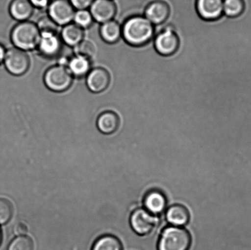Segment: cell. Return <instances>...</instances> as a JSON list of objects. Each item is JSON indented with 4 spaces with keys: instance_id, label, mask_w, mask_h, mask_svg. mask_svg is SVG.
Returning a JSON list of instances; mask_svg holds the SVG:
<instances>
[{
    "instance_id": "cell-14",
    "label": "cell",
    "mask_w": 251,
    "mask_h": 250,
    "mask_svg": "<svg viewBox=\"0 0 251 250\" xmlns=\"http://www.w3.org/2000/svg\"><path fill=\"white\" fill-rule=\"evenodd\" d=\"M145 209L153 215L162 214L167 206L166 195L161 191H150L145 195L144 200Z\"/></svg>"
},
{
    "instance_id": "cell-33",
    "label": "cell",
    "mask_w": 251,
    "mask_h": 250,
    "mask_svg": "<svg viewBox=\"0 0 251 250\" xmlns=\"http://www.w3.org/2000/svg\"><path fill=\"white\" fill-rule=\"evenodd\" d=\"M113 1H114V0H113Z\"/></svg>"
},
{
    "instance_id": "cell-3",
    "label": "cell",
    "mask_w": 251,
    "mask_h": 250,
    "mask_svg": "<svg viewBox=\"0 0 251 250\" xmlns=\"http://www.w3.org/2000/svg\"><path fill=\"white\" fill-rule=\"evenodd\" d=\"M189 232L181 227H167L159 237L158 250H189L191 246Z\"/></svg>"
},
{
    "instance_id": "cell-32",
    "label": "cell",
    "mask_w": 251,
    "mask_h": 250,
    "mask_svg": "<svg viewBox=\"0 0 251 250\" xmlns=\"http://www.w3.org/2000/svg\"><path fill=\"white\" fill-rule=\"evenodd\" d=\"M2 241V232L1 229H0V244H1Z\"/></svg>"
},
{
    "instance_id": "cell-17",
    "label": "cell",
    "mask_w": 251,
    "mask_h": 250,
    "mask_svg": "<svg viewBox=\"0 0 251 250\" xmlns=\"http://www.w3.org/2000/svg\"><path fill=\"white\" fill-rule=\"evenodd\" d=\"M61 40L66 45L75 47L84 38V31L75 23L64 26L60 34Z\"/></svg>"
},
{
    "instance_id": "cell-21",
    "label": "cell",
    "mask_w": 251,
    "mask_h": 250,
    "mask_svg": "<svg viewBox=\"0 0 251 250\" xmlns=\"http://www.w3.org/2000/svg\"><path fill=\"white\" fill-rule=\"evenodd\" d=\"M92 250H123V246L117 237L112 235H104L95 242Z\"/></svg>"
},
{
    "instance_id": "cell-9",
    "label": "cell",
    "mask_w": 251,
    "mask_h": 250,
    "mask_svg": "<svg viewBox=\"0 0 251 250\" xmlns=\"http://www.w3.org/2000/svg\"><path fill=\"white\" fill-rule=\"evenodd\" d=\"M171 13V6L163 0H154L150 2L144 10V16L156 27L166 23Z\"/></svg>"
},
{
    "instance_id": "cell-10",
    "label": "cell",
    "mask_w": 251,
    "mask_h": 250,
    "mask_svg": "<svg viewBox=\"0 0 251 250\" xmlns=\"http://www.w3.org/2000/svg\"><path fill=\"white\" fill-rule=\"evenodd\" d=\"M224 0H195L197 13L207 22L218 21L224 16Z\"/></svg>"
},
{
    "instance_id": "cell-25",
    "label": "cell",
    "mask_w": 251,
    "mask_h": 250,
    "mask_svg": "<svg viewBox=\"0 0 251 250\" xmlns=\"http://www.w3.org/2000/svg\"><path fill=\"white\" fill-rule=\"evenodd\" d=\"M75 55L84 56L92 60L95 55L96 48L92 42L83 40L75 47Z\"/></svg>"
},
{
    "instance_id": "cell-7",
    "label": "cell",
    "mask_w": 251,
    "mask_h": 250,
    "mask_svg": "<svg viewBox=\"0 0 251 250\" xmlns=\"http://www.w3.org/2000/svg\"><path fill=\"white\" fill-rule=\"evenodd\" d=\"M75 11L70 0H51L48 7V16L58 26L72 23Z\"/></svg>"
},
{
    "instance_id": "cell-22",
    "label": "cell",
    "mask_w": 251,
    "mask_h": 250,
    "mask_svg": "<svg viewBox=\"0 0 251 250\" xmlns=\"http://www.w3.org/2000/svg\"><path fill=\"white\" fill-rule=\"evenodd\" d=\"M245 9L244 0H224V16L235 19L240 17Z\"/></svg>"
},
{
    "instance_id": "cell-4",
    "label": "cell",
    "mask_w": 251,
    "mask_h": 250,
    "mask_svg": "<svg viewBox=\"0 0 251 250\" xmlns=\"http://www.w3.org/2000/svg\"><path fill=\"white\" fill-rule=\"evenodd\" d=\"M156 30L152 43L156 52L164 57H169L176 53L180 45V41L173 28L168 25H162L156 27Z\"/></svg>"
},
{
    "instance_id": "cell-30",
    "label": "cell",
    "mask_w": 251,
    "mask_h": 250,
    "mask_svg": "<svg viewBox=\"0 0 251 250\" xmlns=\"http://www.w3.org/2000/svg\"><path fill=\"white\" fill-rule=\"evenodd\" d=\"M34 8L44 9L48 7L51 0H29Z\"/></svg>"
},
{
    "instance_id": "cell-20",
    "label": "cell",
    "mask_w": 251,
    "mask_h": 250,
    "mask_svg": "<svg viewBox=\"0 0 251 250\" xmlns=\"http://www.w3.org/2000/svg\"><path fill=\"white\" fill-rule=\"evenodd\" d=\"M100 33V37L105 43L115 44L122 38V26L119 22L113 20L101 24Z\"/></svg>"
},
{
    "instance_id": "cell-16",
    "label": "cell",
    "mask_w": 251,
    "mask_h": 250,
    "mask_svg": "<svg viewBox=\"0 0 251 250\" xmlns=\"http://www.w3.org/2000/svg\"><path fill=\"white\" fill-rule=\"evenodd\" d=\"M120 118L114 112H102L97 119V127L101 133L106 135L115 133L119 128Z\"/></svg>"
},
{
    "instance_id": "cell-5",
    "label": "cell",
    "mask_w": 251,
    "mask_h": 250,
    "mask_svg": "<svg viewBox=\"0 0 251 250\" xmlns=\"http://www.w3.org/2000/svg\"><path fill=\"white\" fill-rule=\"evenodd\" d=\"M73 80V75L67 66L61 64L49 68L44 75L46 87L55 92L66 91L72 86Z\"/></svg>"
},
{
    "instance_id": "cell-24",
    "label": "cell",
    "mask_w": 251,
    "mask_h": 250,
    "mask_svg": "<svg viewBox=\"0 0 251 250\" xmlns=\"http://www.w3.org/2000/svg\"><path fill=\"white\" fill-rule=\"evenodd\" d=\"M33 242L30 237L21 236L11 242L7 250H33Z\"/></svg>"
},
{
    "instance_id": "cell-26",
    "label": "cell",
    "mask_w": 251,
    "mask_h": 250,
    "mask_svg": "<svg viewBox=\"0 0 251 250\" xmlns=\"http://www.w3.org/2000/svg\"><path fill=\"white\" fill-rule=\"evenodd\" d=\"M14 209L8 200L0 199V224L4 225L9 222L13 215Z\"/></svg>"
},
{
    "instance_id": "cell-28",
    "label": "cell",
    "mask_w": 251,
    "mask_h": 250,
    "mask_svg": "<svg viewBox=\"0 0 251 250\" xmlns=\"http://www.w3.org/2000/svg\"><path fill=\"white\" fill-rule=\"evenodd\" d=\"M75 10L90 9L95 0H70Z\"/></svg>"
},
{
    "instance_id": "cell-1",
    "label": "cell",
    "mask_w": 251,
    "mask_h": 250,
    "mask_svg": "<svg viewBox=\"0 0 251 250\" xmlns=\"http://www.w3.org/2000/svg\"><path fill=\"white\" fill-rule=\"evenodd\" d=\"M156 26L142 15H134L122 25V38L133 47H140L150 43L156 35Z\"/></svg>"
},
{
    "instance_id": "cell-2",
    "label": "cell",
    "mask_w": 251,
    "mask_h": 250,
    "mask_svg": "<svg viewBox=\"0 0 251 250\" xmlns=\"http://www.w3.org/2000/svg\"><path fill=\"white\" fill-rule=\"evenodd\" d=\"M11 39L15 47L25 51L33 50L38 48L41 32L33 22H21L12 29Z\"/></svg>"
},
{
    "instance_id": "cell-31",
    "label": "cell",
    "mask_w": 251,
    "mask_h": 250,
    "mask_svg": "<svg viewBox=\"0 0 251 250\" xmlns=\"http://www.w3.org/2000/svg\"><path fill=\"white\" fill-rule=\"evenodd\" d=\"M7 51L4 46L0 44V64L4 62Z\"/></svg>"
},
{
    "instance_id": "cell-8",
    "label": "cell",
    "mask_w": 251,
    "mask_h": 250,
    "mask_svg": "<svg viewBox=\"0 0 251 250\" xmlns=\"http://www.w3.org/2000/svg\"><path fill=\"white\" fill-rule=\"evenodd\" d=\"M63 41L58 33L43 32L41 33V39L38 49L42 56L46 58L57 57L62 51Z\"/></svg>"
},
{
    "instance_id": "cell-15",
    "label": "cell",
    "mask_w": 251,
    "mask_h": 250,
    "mask_svg": "<svg viewBox=\"0 0 251 250\" xmlns=\"http://www.w3.org/2000/svg\"><path fill=\"white\" fill-rule=\"evenodd\" d=\"M9 13L17 21H28L33 14L34 7L29 0H12L9 4Z\"/></svg>"
},
{
    "instance_id": "cell-6",
    "label": "cell",
    "mask_w": 251,
    "mask_h": 250,
    "mask_svg": "<svg viewBox=\"0 0 251 250\" xmlns=\"http://www.w3.org/2000/svg\"><path fill=\"white\" fill-rule=\"evenodd\" d=\"M4 63L7 70L11 74L22 76L28 72L30 59L26 51L15 47L7 51Z\"/></svg>"
},
{
    "instance_id": "cell-29",
    "label": "cell",
    "mask_w": 251,
    "mask_h": 250,
    "mask_svg": "<svg viewBox=\"0 0 251 250\" xmlns=\"http://www.w3.org/2000/svg\"><path fill=\"white\" fill-rule=\"evenodd\" d=\"M27 231H28V227L24 223L19 222L15 225L14 232L17 236H23L26 234Z\"/></svg>"
},
{
    "instance_id": "cell-11",
    "label": "cell",
    "mask_w": 251,
    "mask_h": 250,
    "mask_svg": "<svg viewBox=\"0 0 251 250\" xmlns=\"http://www.w3.org/2000/svg\"><path fill=\"white\" fill-rule=\"evenodd\" d=\"M130 224L135 232L140 236L148 235L153 229L156 224L154 215L145 209H138L132 212Z\"/></svg>"
},
{
    "instance_id": "cell-13",
    "label": "cell",
    "mask_w": 251,
    "mask_h": 250,
    "mask_svg": "<svg viewBox=\"0 0 251 250\" xmlns=\"http://www.w3.org/2000/svg\"><path fill=\"white\" fill-rule=\"evenodd\" d=\"M110 80L109 71L103 68H95L87 76V86L91 92L98 94L104 92L109 87Z\"/></svg>"
},
{
    "instance_id": "cell-23",
    "label": "cell",
    "mask_w": 251,
    "mask_h": 250,
    "mask_svg": "<svg viewBox=\"0 0 251 250\" xmlns=\"http://www.w3.org/2000/svg\"><path fill=\"white\" fill-rule=\"evenodd\" d=\"M73 21L77 25L84 29L89 28L95 21L90 10L83 9L76 10Z\"/></svg>"
},
{
    "instance_id": "cell-19",
    "label": "cell",
    "mask_w": 251,
    "mask_h": 250,
    "mask_svg": "<svg viewBox=\"0 0 251 250\" xmlns=\"http://www.w3.org/2000/svg\"><path fill=\"white\" fill-rule=\"evenodd\" d=\"M166 220L174 227H181L188 224L190 214L188 209L181 205H174L167 210Z\"/></svg>"
},
{
    "instance_id": "cell-12",
    "label": "cell",
    "mask_w": 251,
    "mask_h": 250,
    "mask_svg": "<svg viewBox=\"0 0 251 250\" xmlns=\"http://www.w3.org/2000/svg\"><path fill=\"white\" fill-rule=\"evenodd\" d=\"M89 10L94 21L103 24L114 20L117 7L113 0H95Z\"/></svg>"
},
{
    "instance_id": "cell-27",
    "label": "cell",
    "mask_w": 251,
    "mask_h": 250,
    "mask_svg": "<svg viewBox=\"0 0 251 250\" xmlns=\"http://www.w3.org/2000/svg\"><path fill=\"white\" fill-rule=\"evenodd\" d=\"M41 33L43 32H53L58 33V25L49 16L42 17L37 23Z\"/></svg>"
},
{
    "instance_id": "cell-18",
    "label": "cell",
    "mask_w": 251,
    "mask_h": 250,
    "mask_svg": "<svg viewBox=\"0 0 251 250\" xmlns=\"http://www.w3.org/2000/svg\"><path fill=\"white\" fill-rule=\"evenodd\" d=\"M67 68L74 77H87L92 70L91 60L84 56L75 55L68 61Z\"/></svg>"
}]
</instances>
